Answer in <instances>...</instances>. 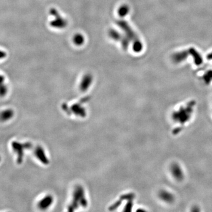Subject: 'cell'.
Here are the masks:
<instances>
[{
    "label": "cell",
    "mask_w": 212,
    "mask_h": 212,
    "mask_svg": "<svg viewBox=\"0 0 212 212\" xmlns=\"http://www.w3.org/2000/svg\"><path fill=\"white\" fill-rule=\"evenodd\" d=\"M189 56L192 57L194 64L196 66H200L203 62L201 55L194 47H190L174 53L171 56V60L175 64H179L190 57Z\"/></svg>",
    "instance_id": "obj_1"
},
{
    "label": "cell",
    "mask_w": 212,
    "mask_h": 212,
    "mask_svg": "<svg viewBox=\"0 0 212 212\" xmlns=\"http://www.w3.org/2000/svg\"><path fill=\"white\" fill-rule=\"evenodd\" d=\"M13 115L14 113L11 110H4L0 114V119L2 121H6L12 118Z\"/></svg>",
    "instance_id": "obj_2"
},
{
    "label": "cell",
    "mask_w": 212,
    "mask_h": 212,
    "mask_svg": "<svg viewBox=\"0 0 212 212\" xmlns=\"http://www.w3.org/2000/svg\"><path fill=\"white\" fill-rule=\"evenodd\" d=\"M202 79L206 84H209L212 81V70L207 71L203 76Z\"/></svg>",
    "instance_id": "obj_3"
},
{
    "label": "cell",
    "mask_w": 212,
    "mask_h": 212,
    "mask_svg": "<svg viewBox=\"0 0 212 212\" xmlns=\"http://www.w3.org/2000/svg\"><path fill=\"white\" fill-rule=\"evenodd\" d=\"M206 58L209 60H212V52L210 53L209 54L207 55Z\"/></svg>",
    "instance_id": "obj_4"
}]
</instances>
